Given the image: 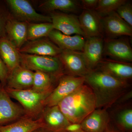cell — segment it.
<instances>
[{
	"label": "cell",
	"instance_id": "6da1fadb",
	"mask_svg": "<svg viewBox=\"0 0 132 132\" xmlns=\"http://www.w3.org/2000/svg\"><path fill=\"white\" fill-rule=\"evenodd\" d=\"M85 83L91 88L95 97L96 108L108 109L128 92L129 82L118 79L98 69L89 71Z\"/></svg>",
	"mask_w": 132,
	"mask_h": 132
},
{
	"label": "cell",
	"instance_id": "7a4b0ae2",
	"mask_svg": "<svg viewBox=\"0 0 132 132\" xmlns=\"http://www.w3.org/2000/svg\"><path fill=\"white\" fill-rule=\"evenodd\" d=\"M58 106L70 123L80 124L96 109V100L91 88L85 83L60 102Z\"/></svg>",
	"mask_w": 132,
	"mask_h": 132
},
{
	"label": "cell",
	"instance_id": "3957f363",
	"mask_svg": "<svg viewBox=\"0 0 132 132\" xmlns=\"http://www.w3.org/2000/svg\"><path fill=\"white\" fill-rule=\"evenodd\" d=\"M4 88L10 97L21 104L25 116L33 119H39L45 107L46 99L50 94L36 92L32 88L18 90Z\"/></svg>",
	"mask_w": 132,
	"mask_h": 132
},
{
	"label": "cell",
	"instance_id": "277c9868",
	"mask_svg": "<svg viewBox=\"0 0 132 132\" xmlns=\"http://www.w3.org/2000/svg\"><path fill=\"white\" fill-rule=\"evenodd\" d=\"M21 65L31 71L44 72L60 79L66 74L58 57L41 56L20 53Z\"/></svg>",
	"mask_w": 132,
	"mask_h": 132
},
{
	"label": "cell",
	"instance_id": "5b68a950",
	"mask_svg": "<svg viewBox=\"0 0 132 132\" xmlns=\"http://www.w3.org/2000/svg\"><path fill=\"white\" fill-rule=\"evenodd\" d=\"M12 16L17 20L28 23L52 22L50 16L36 12L27 0H5Z\"/></svg>",
	"mask_w": 132,
	"mask_h": 132
},
{
	"label": "cell",
	"instance_id": "8992f818",
	"mask_svg": "<svg viewBox=\"0 0 132 132\" xmlns=\"http://www.w3.org/2000/svg\"><path fill=\"white\" fill-rule=\"evenodd\" d=\"M85 83V78L64 75L60 78L56 87L46 98L45 106L57 105L63 99Z\"/></svg>",
	"mask_w": 132,
	"mask_h": 132
},
{
	"label": "cell",
	"instance_id": "52a82bcc",
	"mask_svg": "<svg viewBox=\"0 0 132 132\" xmlns=\"http://www.w3.org/2000/svg\"><path fill=\"white\" fill-rule=\"evenodd\" d=\"M58 57L66 74L85 78L90 71L85 63L82 52L62 50Z\"/></svg>",
	"mask_w": 132,
	"mask_h": 132
},
{
	"label": "cell",
	"instance_id": "ba28073f",
	"mask_svg": "<svg viewBox=\"0 0 132 132\" xmlns=\"http://www.w3.org/2000/svg\"><path fill=\"white\" fill-rule=\"evenodd\" d=\"M50 14L54 29L66 35H78L85 38L78 17L76 15L55 11L50 12Z\"/></svg>",
	"mask_w": 132,
	"mask_h": 132
},
{
	"label": "cell",
	"instance_id": "9c48e42d",
	"mask_svg": "<svg viewBox=\"0 0 132 132\" xmlns=\"http://www.w3.org/2000/svg\"><path fill=\"white\" fill-rule=\"evenodd\" d=\"M25 116L21 106L13 102L0 85V126L10 124Z\"/></svg>",
	"mask_w": 132,
	"mask_h": 132
},
{
	"label": "cell",
	"instance_id": "30bf717a",
	"mask_svg": "<svg viewBox=\"0 0 132 132\" xmlns=\"http://www.w3.org/2000/svg\"><path fill=\"white\" fill-rule=\"evenodd\" d=\"M103 55L110 59L130 63L132 61V49L129 43L123 38L107 39L104 41Z\"/></svg>",
	"mask_w": 132,
	"mask_h": 132
},
{
	"label": "cell",
	"instance_id": "8fae6325",
	"mask_svg": "<svg viewBox=\"0 0 132 132\" xmlns=\"http://www.w3.org/2000/svg\"><path fill=\"white\" fill-rule=\"evenodd\" d=\"M102 30L108 39L122 36H131L132 27L121 18L115 12L102 18Z\"/></svg>",
	"mask_w": 132,
	"mask_h": 132
},
{
	"label": "cell",
	"instance_id": "7c38bea8",
	"mask_svg": "<svg viewBox=\"0 0 132 132\" xmlns=\"http://www.w3.org/2000/svg\"><path fill=\"white\" fill-rule=\"evenodd\" d=\"M104 41L102 36L87 38L82 52L89 71L94 70L102 60Z\"/></svg>",
	"mask_w": 132,
	"mask_h": 132
},
{
	"label": "cell",
	"instance_id": "4fadbf2b",
	"mask_svg": "<svg viewBox=\"0 0 132 132\" xmlns=\"http://www.w3.org/2000/svg\"><path fill=\"white\" fill-rule=\"evenodd\" d=\"M18 50L21 53L50 57H58L62 51L46 38L28 41Z\"/></svg>",
	"mask_w": 132,
	"mask_h": 132
},
{
	"label": "cell",
	"instance_id": "5bb4252c",
	"mask_svg": "<svg viewBox=\"0 0 132 132\" xmlns=\"http://www.w3.org/2000/svg\"><path fill=\"white\" fill-rule=\"evenodd\" d=\"M45 128L53 132H64L71 123L61 111L58 105L46 106L40 116Z\"/></svg>",
	"mask_w": 132,
	"mask_h": 132
},
{
	"label": "cell",
	"instance_id": "9a60e30c",
	"mask_svg": "<svg viewBox=\"0 0 132 132\" xmlns=\"http://www.w3.org/2000/svg\"><path fill=\"white\" fill-rule=\"evenodd\" d=\"M107 109L96 108L80 123L81 129L86 132H104L111 124Z\"/></svg>",
	"mask_w": 132,
	"mask_h": 132
},
{
	"label": "cell",
	"instance_id": "2e32d148",
	"mask_svg": "<svg viewBox=\"0 0 132 132\" xmlns=\"http://www.w3.org/2000/svg\"><path fill=\"white\" fill-rule=\"evenodd\" d=\"M34 71L20 65L10 72L4 88L23 90L32 88Z\"/></svg>",
	"mask_w": 132,
	"mask_h": 132
},
{
	"label": "cell",
	"instance_id": "e0dca14e",
	"mask_svg": "<svg viewBox=\"0 0 132 132\" xmlns=\"http://www.w3.org/2000/svg\"><path fill=\"white\" fill-rule=\"evenodd\" d=\"M96 69L109 74L116 78L125 81L132 78V65L131 63L102 59Z\"/></svg>",
	"mask_w": 132,
	"mask_h": 132
},
{
	"label": "cell",
	"instance_id": "ac0fdd59",
	"mask_svg": "<svg viewBox=\"0 0 132 132\" xmlns=\"http://www.w3.org/2000/svg\"><path fill=\"white\" fill-rule=\"evenodd\" d=\"M78 19L85 38L102 36V18L95 10H83Z\"/></svg>",
	"mask_w": 132,
	"mask_h": 132
},
{
	"label": "cell",
	"instance_id": "d6986e66",
	"mask_svg": "<svg viewBox=\"0 0 132 132\" xmlns=\"http://www.w3.org/2000/svg\"><path fill=\"white\" fill-rule=\"evenodd\" d=\"M48 38L62 50L78 52H82L85 41L81 36L66 35L55 29L50 33Z\"/></svg>",
	"mask_w": 132,
	"mask_h": 132
},
{
	"label": "cell",
	"instance_id": "ffe728a7",
	"mask_svg": "<svg viewBox=\"0 0 132 132\" xmlns=\"http://www.w3.org/2000/svg\"><path fill=\"white\" fill-rule=\"evenodd\" d=\"M109 113L111 121L121 132H132V108L130 103L117 105Z\"/></svg>",
	"mask_w": 132,
	"mask_h": 132
},
{
	"label": "cell",
	"instance_id": "44dd1931",
	"mask_svg": "<svg viewBox=\"0 0 132 132\" xmlns=\"http://www.w3.org/2000/svg\"><path fill=\"white\" fill-rule=\"evenodd\" d=\"M28 22L19 21L12 17L6 27V37L18 50L28 41Z\"/></svg>",
	"mask_w": 132,
	"mask_h": 132
},
{
	"label": "cell",
	"instance_id": "7402d4cb",
	"mask_svg": "<svg viewBox=\"0 0 132 132\" xmlns=\"http://www.w3.org/2000/svg\"><path fill=\"white\" fill-rule=\"evenodd\" d=\"M0 56L9 73L21 65L20 53L6 36L0 39Z\"/></svg>",
	"mask_w": 132,
	"mask_h": 132
},
{
	"label": "cell",
	"instance_id": "603a6c76",
	"mask_svg": "<svg viewBox=\"0 0 132 132\" xmlns=\"http://www.w3.org/2000/svg\"><path fill=\"white\" fill-rule=\"evenodd\" d=\"M44 127L40 118L33 119L24 116L10 124L0 126V132H32L39 128Z\"/></svg>",
	"mask_w": 132,
	"mask_h": 132
},
{
	"label": "cell",
	"instance_id": "cb8c5ba5",
	"mask_svg": "<svg viewBox=\"0 0 132 132\" xmlns=\"http://www.w3.org/2000/svg\"><path fill=\"white\" fill-rule=\"evenodd\" d=\"M38 8L49 13L59 10L63 13H75L79 11L80 6L74 0H46L41 3Z\"/></svg>",
	"mask_w": 132,
	"mask_h": 132
},
{
	"label": "cell",
	"instance_id": "d4e9b609",
	"mask_svg": "<svg viewBox=\"0 0 132 132\" xmlns=\"http://www.w3.org/2000/svg\"><path fill=\"white\" fill-rule=\"evenodd\" d=\"M59 79L39 71L34 72L32 89L36 92L50 94L56 87Z\"/></svg>",
	"mask_w": 132,
	"mask_h": 132
},
{
	"label": "cell",
	"instance_id": "484cf974",
	"mask_svg": "<svg viewBox=\"0 0 132 132\" xmlns=\"http://www.w3.org/2000/svg\"><path fill=\"white\" fill-rule=\"evenodd\" d=\"M53 29L52 22H28V41L47 38Z\"/></svg>",
	"mask_w": 132,
	"mask_h": 132
},
{
	"label": "cell",
	"instance_id": "4316f807",
	"mask_svg": "<svg viewBox=\"0 0 132 132\" xmlns=\"http://www.w3.org/2000/svg\"><path fill=\"white\" fill-rule=\"evenodd\" d=\"M126 0H99L95 11L101 18L116 12L118 8L127 2Z\"/></svg>",
	"mask_w": 132,
	"mask_h": 132
},
{
	"label": "cell",
	"instance_id": "83f0119b",
	"mask_svg": "<svg viewBox=\"0 0 132 132\" xmlns=\"http://www.w3.org/2000/svg\"><path fill=\"white\" fill-rule=\"evenodd\" d=\"M12 17L5 1L0 0V39L6 36V27L9 20Z\"/></svg>",
	"mask_w": 132,
	"mask_h": 132
},
{
	"label": "cell",
	"instance_id": "f1b7e54d",
	"mask_svg": "<svg viewBox=\"0 0 132 132\" xmlns=\"http://www.w3.org/2000/svg\"><path fill=\"white\" fill-rule=\"evenodd\" d=\"M116 12L119 16L132 27V5L127 2L120 6Z\"/></svg>",
	"mask_w": 132,
	"mask_h": 132
},
{
	"label": "cell",
	"instance_id": "f546056e",
	"mask_svg": "<svg viewBox=\"0 0 132 132\" xmlns=\"http://www.w3.org/2000/svg\"><path fill=\"white\" fill-rule=\"evenodd\" d=\"M9 74V71L0 56V82L3 87L6 86Z\"/></svg>",
	"mask_w": 132,
	"mask_h": 132
},
{
	"label": "cell",
	"instance_id": "4dcf8cb0",
	"mask_svg": "<svg viewBox=\"0 0 132 132\" xmlns=\"http://www.w3.org/2000/svg\"><path fill=\"white\" fill-rule=\"evenodd\" d=\"M99 0H82L81 6L84 10H95L97 7Z\"/></svg>",
	"mask_w": 132,
	"mask_h": 132
},
{
	"label": "cell",
	"instance_id": "1f68e13d",
	"mask_svg": "<svg viewBox=\"0 0 132 132\" xmlns=\"http://www.w3.org/2000/svg\"><path fill=\"white\" fill-rule=\"evenodd\" d=\"M82 130L80 124L71 123L66 127L64 132H75Z\"/></svg>",
	"mask_w": 132,
	"mask_h": 132
},
{
	"label": "cell",
	"instance_id": "d6a6232c",
	"mask_svg": "<svg viewBox=\"0 0 132 132\" xmlns=\"http://www.w3.org/2000/svg\"><path fill=\"white\" fill-rule=\"evenodd\" d=\"M104 132H121L113 126L110 125L108 128Z\"/></svg>",
	"mask_w": 132,
	"mask_h": 132
},
{
	"label": "cell",
	"instance_id": "836d02e7",
	"mask_svg": "<svg viewBox=\"0 0 132 132\" xmlns=\"http://www.w3.org/2000/svg\"><path fill=\"white\" fill-rule=\"evenodd\" d=\"M32 132H53L49 131L45 127H40L36 129Z\"/></svg>",
	"mask_w": 132,
	"mask_h": 132
},
{
	"label": "cell",
	"instance_id": "e575fe53",
	"mask_svg": "<svg viewBox=\"0 0 132 132\" xmlns=\"http://www.w3.org/2000/svg\"><path fill=\"white\" fill-rule=\"evenodd\" d=\"M75 132H86L85 131H83V130H79V131H77Z\"/></svg>",
	"mask_w": 132,
	"mask_h": 132
},
{
	"label": "cell",
	"instance_id": "d590c367",
	"mask_svg": "<svg viewBox=\"0 0 132 132\" xmlns=\"http://www.w3.org/2000/svg\"><path fill=\"white\" fill-rule=\"evenodd\" d=\"M0 85H1V82H0Z\"/></svg>",
	"mask_w": 132,
	"mask_h": 132
}]
</instances>
